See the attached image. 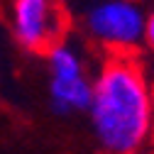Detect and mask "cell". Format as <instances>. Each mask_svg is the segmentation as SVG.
Masks as SVG:
<instances>
[{
	"instance_id": "cell-1",
	"label": "cell",
	"mask_w": 154,
	"mask_h": 154,
	"mask_svg": "<svg viewBox=\"0 0 154 154\" xmlns=\"http://www.w3.org/2000/svg\"><path fill=\"white\" fill-rule=\"evenodd\" d=\"M91 127L105 154H144L154 140V88L132 54H110L93 81Z\"/></svg>"
},
{
	"instance_id": "cell-2",
	"label": "cell",
	"mask_w": 154,
	"mask_h": 154,
	"mask_svg": "<svg viewBox=\"0 0 154 154\" xmlns=\"http://www.w3.org/2000/svg\"><path fill=\"white\" fill-rule=\"evenodd\" d=\"M147 12L130 0H103L83 10V27L110 54H132L144 42Z\"/></svg>"
},
{
	"instance_id": "cell-3",
	"label": "cell",
	"mask_w": 154,
	"mask_h": 154,
	"mask_svg": "<svg viewBox=\"0 0 154 154\" xmlns=\"http://www.w3.org/2000/svg\"><path fill=\"white\" fill-rule=\"evenodd\" d=\"M12 34L25 49L47 54L51 47L64 42L69 12L51 0H17L10 8Z\"/></svg>"
},
{
	"instance_id": "cell-4",
	"label": "cell",
	"mask_w": 154,
	"mask_h": 154,
	"mask_svg": "<svg viewBox=\"0 0 154 154\" xmlns=\"http://www.w3.org/2000/svg\"><path fill=\"white\" fill-rule=\"evenodd\" d=\"M49 95L51 108L56 115H71L88 110L91 95H93V81L88 76L79 79H51L49 81Z\"/></svg>"
},
{
	"instance_id": "cell-5",
	"label": "cell",
	"mask_w": 154,
	"mask_h": 154,
	"mask_svg": "<svg viewBox=\"0 0 154 154\" xmlns=\"http://www.w3.org/2000/svg\"><path fill=\"white\" fill-rule=\"evenodd\" d=\"M47 59H49V69H51V79H79V76H86V66L81 61L79 51L66 42H59L56 47H51L47 51Z\"/></svg>"
},
{
	"instance_id": "cell-6",
	"label": "cell",
	"mask_w": 154,
	"mask_h": 154,
	"mask_svg": "<svg viewBox=\"0 0 154 154\" xmlns=\"http://www.w3.org/2000/svg\"><path fill=\"white\" fill-rule=\"evenodd\" d=\"M144 44L154 51V10L147 12V22H144Z\"/></svg>"
}]
</instances>
